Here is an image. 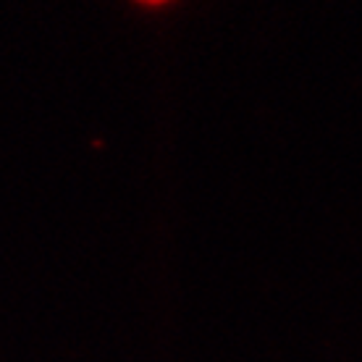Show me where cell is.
Instances as JSON below:
<instances>
[{
    "mask_svg": "<svg viewBox=\"0 0 362 362\" xmlns=\"http://www.w3.org/2000/svg\"><path fill=\"white\" fill-rule=\"evenodd\" d=\"M142 3H165V0H142Z\"/></svg>",
    "mask_w": 362,
    "mask_h": 362,
    "instance_id": "obj_1",
    "label": "cell"
}]
</instances>
